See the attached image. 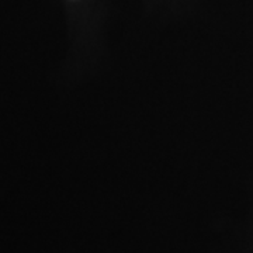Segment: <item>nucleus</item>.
Listing matches in <instances>:
<instances>
[]
</instances>
